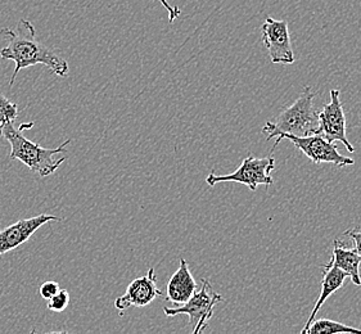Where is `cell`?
I'll use <instances>...</instances> for the list:
<instances>
[{
  "label": "cell",
  "mask_w": 361,
  "mask_h": 334,
  "mask_svg": "<svg viewBox=\"0 0 361 334\" xmlns=\"http://www.w3.org/2000/svg\"><path fill=\"white\" fill-rule=\"evenodd\" d=\"M0 34L4 35L8 43L7 47L0 51V57L13 61L16 65L9 80V87H13L17 75L21 70L32 66H45L59 78H66L70 73L67 61L37 40L35 27L27 20L22 18L17 25V29H3Z\"/></svg>",
  "instance_id": "cell-1"
},
{
  "label": "cell",
  "mask_w": 361,
  "mask_h": 334,
  "mask_svg": "<svg viewBox=\"0 0 361 334\" xmlns=\"http://www.w3.org/2000/svg\"><path fill=\"white\" fill-rule=\"evenodd\" d=\"M315 97L310 87H305L296 101L275 117L274 121H267L262 132L267 134V140L275 138L273 151L284 135L307 137L320 134L319 112L314 107Z\"/></svg>",
  "instance_id": "cell-2"
},
{
  "label": "cell",
  "mask_w": 361,
  "mask_h": 334,
  "mask_svg": "<svg viewBox=\"0 0 361 334\" xmlns=\"http://www.w3.org/2000/svg\"><path fill=\"white\" fill-rule=\"evenodd\" d=\"M3 137L7 139L8 143L11 144L9 159L21 161L22 163H25L30 170L37 173L40 178L51 176L57 171L59 166L67 160L66 156L61 159H57V156L61 153L67 152L66 148L71 143V139H67L54 149L44 148L23 137L21 129L16 128L15 123H9L4 128Z\"/></svg>",
  "instance_id": "cell-3"
},
{
  "label": "cell",
  "mask_w": 361,
  "mask_h": 334,
  "mask_svg": "<svg viewBox=\"0 0 361 334\" xmlns=\"http://www.w3.org/2000/svg\"><path fill=\"white\" fill-rule=\"evenodd\" d=\"M224 301V297L212 290V285L207 279H202L200 291H195L184 305L178 307H164V313L169 318L180 314L188 315L189 324L193 327V334L202 333L209 326V321L214 316V307Z\"/></svg>",
  "instance_id": "cell-4"
},
{
  "label": "cell",
  "mask_w": 361,
  "mask_h": 334,
  "mask_svg": "<svg viewBox=\"0 0 361 334\" xmlns=\"http://www.w3.org/2000/svg\"><path fill=\"white\" fill-rule=\"evenodd\" d=\"M274 168L275 159L273 156L262 159L248 156L234 173L228 175L209 174L206 178V183L209 187H214L219 183H239L255 192L259 185L270 187L273 184V178L270 174Z\"/></svg>",
  "instance_id": "cell-5"
},
{
  "label": "cell",
  "mask_w": 361,
  "mask_h": 334,
  "mask_svg": "<svg viewBox=\"0 0 361 334\" xmlns=\"http://www.w3.org/2000/svg\"><path fill=\"white\" fill-rule=\"evenodd\" d=\"M261 31L262 43L267 47L270 61L276 65H293L296 57L289 35L288 22L267 17Z\"/></svg>",
  "instance_id": "cell-6"
},
{
  "label": "cell",
  "mask_w": 361,
  "mask_h": 334,
  "mask_svg": "<svg viewBox=\"0 0 361 334\" xmlns=\"http://www.w3.org/2000/svg\"><path fill=\"white\" fill-rule=\"evenodd\" d=\"M283 139L290 140L297 149H300L309 160L317 165L333 163L336 166L346 167L355 163V160L341 154L337 146L328 142L322 134H312L307 137L284 135Z\"/></svg>",
  "instance_id": "cell-7"
},
{
  "label": "cell",
  "mask_w": 361,
  "mask_h": 334,
  "mask_svg": "<svg viewBox=\"0 0 361 334\" xmlns=\"http://www.w3.org/2000/svg\"><path fill=\"white\" fill-rule=\"evenodd\" d=\"M329 95L331 101L325 104L322 112H319L320 134L328 142H340L346 147L348 152L354 153L355 147L347 139L346 115L341 102L340 89H332Z\"/></svg>",
  "instance_id": "cell-8"
},
{
  "label": "cell",
  "mask_w": 361,
  "mask_h": 334,
  "mask_svg": "<svg viewBox=\"0 0 361 334\" xmlns=\"http://www.w3.org/2000/svg\"><path fill=\"white\" fill-rule=\"evenodd\" d=\"M161 296L157 287V278L154 274V268L148 270L145 276L137 278L128 285V290L115 299V307L123 316V311L130 307H145Z\"/></svg>",
  "instance_id": "cell-9"
},
{
  "label": "cell",
  "mask_w": 361,
  "mask_h": 334,
  "mask_svg": "<svg viewBox=\"0 0 361 334\" xmlns=\"http://www.w3.org/2000/svg\"><path fill=\"white\" fill-rule=\"evenodd\" d=\"M49 221H61V218L51 214H40L34 218H23L0 230V254L20 247Z\"/></svg>",
  "instance_id": "cell-10"
},
{
  "label": "cell",
  "mask_w": 361,
  "mask_h": 334,
  "mask_svg": "<svg viewBox=\"0 0 361 334\" xmlns=\"http://www.w3.org/2000/svg\"><path fill=\"white\" fill-rule=\"evenodd\" d=\"M195 291L197 283L190 273L188 262L185 259H180L179 269L173 273L167 283L166 301L176 306L184 305Z\"/></svg>",
  "instance_id": "cell-11"
},
{
  "label": "cell",
  "mask_w": 361,
  "mask_h": 334,
  "mask_svg": "<svg viewBox=\"0 0 361 334\" xmlns=\"http://www.w3.org/2000/svg\"><path fill=\"white\" fill-rule=\"evenodd\" d=\"M348 278L346 273L343 270H341L331 257V261L328 262L326 265H323V279H322V290L319 293L318 299L314 306V310L311 311L309 319L305 324L304 329L301 330V333H304L307 327L310 326L311 323L315 320L317 315H318L319 310L322 309V306L324 305L325 301L332 296L334 292L338 291L340 288L343 287V284L346 282Z\"/></svg>",
  "instance_id": "cell-12"
},
{
  "label": "cell",
  "mask_w": 361,
  "mask_h": 334,
  "mask_svg": "<svg viewBox=\"0 0 361 334\" xmlns=\"http://www.w3.org/2000/svg\"><path fill=\"white\" fill-rule=\"evenodd\" d=\"M332 259L334 264L346 273L351 282L361 287V257L356 248H347L338 240L333 242Z\"/></svg>",
  "instance_id": "cell-13"
},
{
  "label": "cell",
  "mask_w": 361,
  "mask_h": 334,
  "mask_svg": "<svg viewBox=\"0 0 361 334\" xmlns=\"http://www.w3.org/2000/svg\"><path fill=\"white\" fill-rule=\"evenodd\" d=\"M360 333L359 328L348 327L332 319L314 320L302 334Z\"/></svg>",
  "instance_id": "cell-14"
},
{
  "label": "cell",
  "mask_w": 361,
  "mask_h": 334,
  "mask_svg": "<svg viewBox=\"0 0 361 334\" xmlns=\"http://www.w3.org/2000/svg\"><path fill=\"white\" fill-rule=\"evenodd\" d=\"M18 116L17 104L11 102L6 95L0 93V137H3V130L9 123H15Z\"/></svg>",
  "instance_id": "cell-15"
},
{
  "label": "cell",
  "mask_w": 361,
  "mask_h": 334,
  "mask_svg": "<svg viewBox=\"0 0 361 334\" xmlns=\"http://www.w3.org/2000/svg\"><path fill=\"white\" fill-rule=\"evenodd\" d=\"M70 304V293L66 290H59L51 299H48V310L54 313H62Z\"/></svg>",
  "instance_id": "cell-16"
},
{
  "label": "cell",
  "mask_w": 361,
  "mask_h": 334,
  "mask_svg": "<svg viewBox=\"0 0 361 334\" xmlns=\"http://www.w3.org/2000/svg\"><path fill=\"white\" fill-rule=\"evenodd\" d=\"M61 288H59V285H58L57 282H45V283L40 287V296L44 298V299H51L56 293H58Z\"/></svg>",
  "instance_id": "cell-17"
},
{
  "label": "cell",
  "mask_w": 361,
  "mask_h": 334,
  "mask_svg": "<svg viewBox=\"0 0 361 334\" xmlns=\"http://www.w3.org/2000/svg\"><path fill=\"white\" fill-rule=\"evenodd\" d=\"M159 1L161 3V4H162V7L166 9L167 13H169V22H170V23L175 21V20H176V18H178V17L181 15L180 8L173 7V6H170L167 0H159Z\"/></svg>",
  "instance_id": "cell-18"
},
{
  "label": "cell",
  "mask_w": 361,
  "mask_h": 334,
  "mask_svg": "<svg viewBox=\"0 0 361 334\" xmlns=\"http://www.w3.org/2000/svg\"><path fill=\"white\" fill-rule=\"evenodd\" d=\"M345 235L350 237L351 240H354L355 248L357 251V254H360L361 257V228L357 229H351V230H346Z\"/></svg>",
  "instance_id": "cell-19"
}]
</instances>
